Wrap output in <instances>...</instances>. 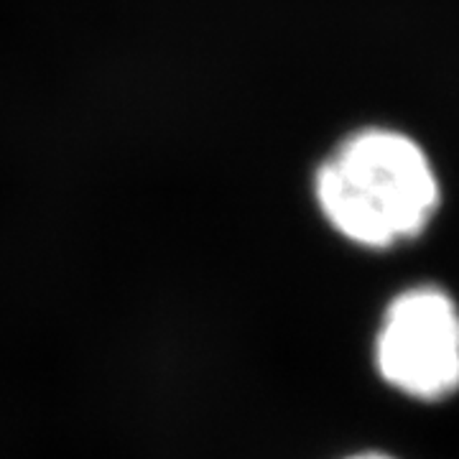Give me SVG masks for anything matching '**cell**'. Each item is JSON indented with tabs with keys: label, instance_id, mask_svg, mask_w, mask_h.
<instances>
[{
	"label": "cell",
	"instance_id": "obj_3",
	"mask_svg": "<svg viewBox=\"0 0 459 459\" xmlns=\"http://www.w3.org/2000/svg\"><path fill=\"white\" fill-rule=\"evenodd\" d=\"M344 459H398L394 455H385V452H358V455H350Z\"/></svg>",
	"mask_w": 459,
	"mask_h": 459
},
{
	"label": "cell",
	"instance_id": "obj_1",
	"mask_svg": "<svg viewBox=\"0 0 459 459\" xmlns=\"http://www.w3.org/2000/svg\"><path fill=\"white\" fill-rule=\"evenodd\" d=\"M314 204L334 235L362 250L419 240L442 210V179L419 138L394 126H360L322 156Z\"/></svg>",
	"mask_w": 459,
	"mask_h": 459
},
{
	"label": "cell",
	"instance_id": "obj_2",
	"mask_svg": "<svg viewBox=\"0 0 459 459\" xmlns=\"http://www.w3.org/2000/svg\"><path fill=\"white\" fill-rule=\"evenodd\" d=\"M377 377L416 403L459 394V304L439 283H411L385 304L373 342Z\"/></svg>",
	"mask_w": 459,
	"mask_h": 459
}]
</instances>
